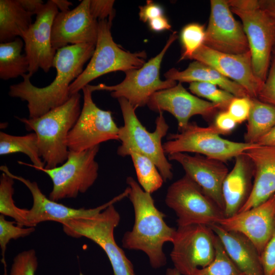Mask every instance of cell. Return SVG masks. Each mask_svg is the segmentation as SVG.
Returning <instances> with one entry per match:
<instances>
[{
	"label": "cell",
	"mask_w": 275,
	"mask_h": 275,
	"mask_svg": "<svg viewBox=\"0 0 275 275\" xmlns=\"http://www.w3.org/2000/svg\"><path fill=\"white\" fill-rule=\"evenodd\" d=\"M99 146L79 152L69 151L67 160L63 164L51 169L40 168L51 179L53 187L49 199L59 200L75 198L86 192L95 183L99 166L95 157Z\"/></svg>",
	"instance_id": "cell-10"
},
{
	"label": "cell",
	"mask_w": 275,
	"mask_h": 275,
	"mask_svg": "<svg viewBox=\"0 0 275 275\" xmlns=\"http://www.w3.org/2000/svg\"><path fill=\"white\" fill-rule=\"evenodd\" d=\"M194 60L208 65L225 77L242 87L251 98H257L264 82L254 74L251 51L242 54H229L202 45L193 54Z\"/></svg>",
	"instance_id": "cell-19"
},
{
	"label": "cell",
	"mask_w": 275,
	"mask_h": 275,
	"mask_svg": "<svg viewBox=\"0 0 275 275\" xmlns=\"http://www.w3.org/2000/svg\"><path fill=\"white\" fill-rule=\"evenodd\" d=\"M139 8L140 18L144 22L163 15L161 7L151 1H147L145 5L140 6Z\"/></svg>",
	"instance_id": "cell-42"
},
{
	"label": "cell",
	"mask_w": 275,
	"mask_h": 275,
	"mask_svg": "<svg viewBox=\"0 0 275 275\" xmlns=\"http://www.w3.org/2000/svg\"><path fill=\"white\" fill-rule=\"evenodd\" d=\"M257 99L275 106V56L272 55L266 78L259 91Z\"/></svg>",
	"instance_id": "cell-37"
},
{
	"label": "cell",
	"mask_w": 275,
	"mask_h": 275,
	"mask_svg": "<svg viewBox=\"0 0 275 275\" xmlns=\"http://www.w3.org/2000/svg\"><path fill=\"white\" fill-rule=\"evenodd\" d=\"M252 105V98L235 97L229 104L227 111L237 123L247 120Z\"/></svg>",
	"instance_id": "cell-38"
},
{
	"label": "cell",
	"mask_w": 275,
	"mask_h": 275,
	"mask_svg": "<svg viewBox=\"0 0 275 275\" xmlns=\"http://www.w3.org/2000/svg\"><path fill=\"white\" fill-rule=\"evenodd\" d=\"M213 124L207 127L189 122L182 131L171 133L163 144L166 155L175 153H195L225 162L242 154L257 144L225 139Z\"/></svg>",
	"instance_id": "cell-9"
},
{
	"label": "cell",
	"mask_w": 275,
	"mask_h": 275,
	"mask_svg": "<svg viewBox=\"0 0 275 275\" xmlns=\"http://www.w3.org/2000/svg\"><path fill=\"white\" fill-rule=\"evenodd\" d=\"M237 124L227 111H224L216 115L213 125L221 134H226L233 130Z\"/></svg>",
	"instance_id": "cell-41"
},
{
	"label": "cell",
	"mask_w": 275,
	"mask_h": 275,
	"mask_svg": "<svg viewBox=\"0 0 275 275\" xmlns=\"http://www.w3.org/2000/svg\"><path fill=\"white\" fill-rule=\"evenodd\" d=\"M215 251V258L211 263L189 275H245L228 257L217 236Z\"/></svg>",
	"instance_id": "cell-32"
},
{
	"label": "cell",
	"mask_w": 275,
	"mask_h": 275,
	"mask_svg": "<svg viewBox=\"0 0 275 275\" xmlns=\"http://www.w3.org/2000/svg\"><path fill=\"white\" fill-rule=\"evenodd\" d=\"M33 15L25 11L18 0L0 1V42L12 41L26 31Z\"/></svg>",
	"instance_id": "cell-26"
},
{
	"label": "cell",
	"mask_w": 275,
	"mask_h": 275,
	"mask_svg": "<svg viewBox=\"0 0 275 275\" xmlns=\"http://www.w3.org/2000/svg\"><path fill=\"white\" fill-rule=\"evenodd\" d=\"M252 177L253 170L249 159L244 154L236 157L222 186L225 217L237 213L244 205L252 189Z\"/></svg>",
	"instance_id": "cell-24"
},
{
	"label": "cell",
	"mask_w": 275,
	"mask_h": 275,
	"mask_svg": "<svg viewBox=\"0 0 275 275\" xmlns=\"http://www.w3.org/2000/svg\"><path fill=\"white\" fill-rule=\"evenodd\" d=\"M260 6L275 19V0H258Z\"/></svg>",
	"instance_id": "cell-46"
},
{
	"label": "cell",
	"mask_w": 275,
	"mask_h": 275,
	"mask_svg": "<svg viewBox=\"0 0 275 275\" xmlns=\"http://www.w3.org/2000/svg\"><path fill=\"white\" fill-rule=\"evenodd\" d=\"M165 203L175 212L178 227L209 226L225 217L224 212L186 174L169 186Z\"/></svg>",
	"instance_id": "cell-11"
},
{
	"label": "cell",
	"mask_w": 275,
	"mask_h": 275,
	"mask_svg": "<svg viewBox=\"0 0 275 275\" xmlns=\"http://www.w3.org/2000/svg\"><path fill=\"white\" fill-rule=\"evenodd\" d=\"M177 37V32H173L158 54L140 68L125 71V78L120 83L113 86L99 84L94 86L89 84L86 86L92 92L109 91L112 97L124 98L135 109L147 105L150 98L155 93L172 88L177 84L175 80H161L159 71L164 54Z\"/></svg>",
	"instance_id": "cell-8"
},
{
	"label": "cell",
	"mask_w": 275,
	"mask_h": 275,
	"mask_svg": "<svg viewBox=\"0 0 275 275\" xmlns=\"http://www.w3.org/2000/svg\"><path fill=\"white\" fill-rule=\"evenodd\" d=\"M205 38V30L203 25L198 23L186 25L180 34L183 47L180 60L191 59L195 52L204 44Z\"/></svg>",
	"instance_id": "cell-34"
},
{
	"label": "cell",
	"mask_w": 275,
	"mask_h": 275,
	"mask_svg": "<svg viewBox=\"0 0 275 275\" xmlns=\"http://www.w3.org/2000/svg\"><path fill=\"white\" fill-rule=\"evenodd\" d=\"M82 91L83 106L67 137L69 150L79 152L105 142L119 141V127L114 121L112 112L101 109L96 105L92 99V92L87 86Z\"/></svg>",
	"instance_id": "cell-13"
},
{
	"label": "cell",
	"mask_w": 275,
	"mask_h": 275,
	"mask_svg": "<svg viewBox=\"0 0 275 275\" xmlns=\"http://www.w3.org/2000/svg\"><path fill=\"white\" fill-rule=\"evenodd\" d=\"M228 257L245 275H264L260 255L244 235L225 229L218 224L209 225Z\"/></svg>",
	"instance_id": "cell-23"
},
{
	"label": "cell",
	"mask_w": 275,
	"mask_h": 275,
	"mask_svg": "<svg viewBox=\"0 0 275 275\" xmlns=\"http://www.w3.org/2000/svg\"><path fill=\"white\" fill-rule=\"evenodd\" d=\"M271 275H275V271L273 272V273Z\"/></svg>",
	"instance_id": "cell-50"
},
{
	"label": "cell",
	"mask_w": 275,
	"mask_h": 275,
	"mask_svg": "<svg viewBox=\"0 0 275 275\" xmlns=\"http://www.w3.org/2000/svg\"><path fill=\"white\" fill-rule=\"evenodd\" d=\"M216 235L209 226L201 224L178 227L172 243L170 257L182 275H189L214 260Z\"/></svg>",
	"instance_id": "cell-12"
},
{
	"label": "cell",
	"mask_w": 275,
	"mask_h": 275,
	"mask_svg": "<svg viewBox=\"0 0 275 275\" xmlns=\"http://www.w3.org/2000/svg\"><path fill=\"white\" fill-rule=\"evenodd\" d=\"M189 90L194 95L207 99L224 111H227L229 104L235 97L233 94L217 86L207 82H190Z\"/></svg>",
	"instance_id": "cell-33"
},
{
	"label": "cell",
	"mask_w": 275,
	"mask_h": 275,
	"mask_svg": "<svg viewBox=\"0 0 275 275\" xmlns=\"http://www.w3.org/2000/svg\"><path fill=\"white\" fill-rule=\"evenodd\" d=\"M147 105L153 111L171 114L177 121L179 132L186 128L194 116L209 119L220 109L217 105L191 94L179 82L172 88L155 93Z\"/></svg>",
	"instance_id": "cell-17"
},
{
	"label": "cell",
	"mask_w": 275,
	"mask_h": 275,
	"mask_svg": "<svg viewBox=\"0 0 275 275\" xmlns=\"http://www.w3.org/2000/svg\"><path fill=\"white\" fill-rule=\"evenodd\" d=\"M95 45L92 44L69 45L57 50L53 67L57 74L48 86H34L28 73L23 81L10 86L9 95L28 102L29 118L39 117L66 103L70 98L69 87L82 72L85 63L91 58Z\"/></svg>",
	"instance_id": "cell-1"
},
{
	"label": "cell",
	"mask_w": 275,
	"mask_h": 275,
	"mask_svg": "<svg viewBox=\"0 0 275 275\" xmlns=\"http://www.w3.org/2000/svg\"><path fill=\"white\" fill-rule=\"evenodd\" d=\"M0 170L14 179L23 183L29 189L33 197V206L28 210L23 209V216L28 227H35L45 221H54L61 224L75 218L92 215L105 209L110 205L128 197L129 190L125 189L120 195L109 202L97 207L91 209H75L65 206L47 198L41 191L35 181H31L22 177L12 174L6 166H1Z\"/></svg>",
	"instance_id": "cell-14"
},
{
	"label": "cell",
	"mask_w": 275,
	"mask_h": 275,
	"mask_svg": "<svg viewBox=\"0 0 275 275\" xmlns=\"http://www.w3.org/2000/svg\"><path fill=\"white\" fill-rule=\"evenodd\" d=\"M204 45L218 52L242 54L250 51L242 24L234 18L228 1L211 0Z\"/></svg>",
	"instance_id": "cell-15"
},
{
	"label": "cell",
	"mask_w": 275,
	"mask_h": 275,
	"mask_svg": "<svg viewBox=\"0 0 275 275\" xmlns=\"http://www.w3.org/2000/svg\"><path fill=\"white\" fill-rule=\"evenodd\" d=\"M14 222L7 221L4 215H0V247L2 256V262L5 261V253L7 245L12 239L26 237L35 231L34 227L23 228L18 225H14Z\"/></svg>",
	"instance_id": "cell-35"
},
{
	"label": "cell",
	"mask_w": 275,
	"mask_h": 275,
	"mask_svg": "<svg viewBox=\"0 0 275 275\" xmlns=\"http://www.w3.org/2000/svg\"><path fill=\"white\" fill-rule=\"evenodd\" d=\"M148 22L150 29L154 32H161L171 29V25L164 15L153 19Z\"/></svg>",
	"instance_id": "cell-43"
},
{
	"label": "cell",
	"mask_w": 275,
	"mask_h": 275,
	"mask_svg": "<svg viewBox=\"0 0 275 275\" xmlns=\"http://www.w3.org/2000/svg\"><path fill=\"white\" fill-rule=\"evenodd\" d=\"M120 221V215L113 204L92 215L72 219L62 225L68 236L85 237L101 247L110 261L114 275H135L132 263L114 238V230Z\"/></svg>",
	"instance_id": "cell-6"
},
{
	"label": "cell",
	"mask_w": 275,
	"mask_h": 275,
	"mask_svg": "<svg viewBox=\"0 0 275 275\" xmlns=\"http://www.w3.org/2000/svg\"><path fill=\"white\" fill-rule=\"evenodd\" d=\"M36 253L34 249L19 253L14 258L9 275H35L38 267ZM4 275H8L6 264Z\"/></svg>",
	"instance_id": "cell-36"
},
{
	"label": "cell",
	"mask_w": 275,
	"mask_h": 275,
	"mask_svg": "<svg viewBox=\"0 0 275 275\" xmlns=\"http://www.w3.org/2000/svg\"><path fill=\"white\" fill-rule=\"evenodd\" d=\"M53 2L57 6L60 12H65L70 10L69 7L72 5L71 2L66 0H52Z\"/></svg>",
	"instance_id": "cell-47"
},
{
	"label": "cell",
	"mask_w": 275,
	"mask_h": 275,
	"mask_svg": "<svg viewBox=\"0 0 275 275\" xmlns=\"http://www.w3.org/2000/svg\"><path fill=\"white\" fill-rule=\"evenodd\" d=\"M168 156L169 160L178 162L185 174L198 184L224 212L222 186L229 172L224 162L198 154L191 155L187 153L178 152Z\"/></svg>",
	"instance_id": "cell-21"
},
{
	"label": "cell",
	"mask_w": 275,
	"mask_h": 275,
	"mask_svg": "<svg viewBox=\"0 0 275 275\" xmlns=\"http://www.w3.org/2000/svg\"><path fill=\"white\" fill-rule=\"evenodd\" d=\"M129 156L142 188L151 194L159 189L164 181L154 162L148 157L136 152H131Z\"/></svg>",
	"instance_id": "cell-30"
},
{
	"label": "cell",
	"mask_w": 275,
	"mask_h": 275,
	"mask_svg": "<svg viewBox=\"0 0 275 275\" xmlns=\"http://www.w3.org/2000/svg\"><path fill=\"white\" fill-rule=\"evenodd\" d=\"M23 40L18 37L14 40L0 44V78L8 80L29 72V63L25 54L21 51Z\"/></svg>",
	"instance_id": "cell-27"
},
{
	"label": "cell",
	"mask_w": 275,
	"mask_h": 275,
	"mask_svg": "<svg viewBox=\"0 0 275 275\" xmlns=\"http://www.w3.org/2000/svg\"><path fill=\"white\" fill-rule=\"evenodd\" d=\"M80 98L79 93L72 95L64 104L37 118L17 117L27 130L36 134L39 154L46 169L58 167L68 158L67 137L80 113Z\"/></svg>",
	"instance_id": "cell-3"
},
{
	"label": "cell",
	"mask_w": 275,
	"mask_h": 275,
	"mask_svg": "<svg viewBox=\"0 0 275 275\" xmlns=\"http://www.w3.org/2000/svg\"><path fill=\"white\" fill-rule=\"evenodd\" d=\"M166 79L179 82H201L212 84L231 93L235 97H249L246 90L240 85L225 77L213 67L194 61L185 70L173 68L164 74Z\"/></svg>",
	"instance_id": "cell-25"
},
{
	"label": "cell",
	"mask_w": 275,
	"mask_h": 275,
	"mask_svg": "<svg viewBox=\"0 0 275 275\" xmlns=\"http://www.w3.org/2000/svg\"><path fill=\"white\" fill-rule=\"evenodd\" d=\"M244 142L256 144L275 125V106L252 98V105L247 120Z\"/></svg>",
	"instance_id": "cell-28"
},
{
	"label": "cell",
	"mask_w": 275,
	"mask_h": 275,
	"mask_svg": "<svg viewBox=\"0 0 275 275\" xmlns=\"http://www.w3.org/2000/svg\"><path fill=\"white\" fill-rule=\"evenodd\" d=\"M26 155L32 162V164L21 161L18 163L27 165L36 170L45 167L39 151L38 138L35 132L25 135L16 136L4 132H0V155H7L16 153Z\"/></svg>",
	"instance_id": "cell-29"
},
{
	"label": "cell",
	"mask_w": 275,
	"mask_h": 275,
	"mask_svg": "<svg viewBox=\"0 0 275 275\" xmlns=\"http://www.w3.org/2000/svg\"><path fill=\"white\" fill-rule=\"evenodd\" d=\"M112 22L98 21L97 40L94 53L86 68L69 87L70 96L79 93L89 83L106 73L138 69L145 63V51L130 52L123 49L113 40Z\"/></svg>",
	"instance_id": "cell-7"
},
{
	"label": "cell",
	"mask_w": 275,
	"mask_h": 275,
	"mask_svg": "<svg viewBox=\"0 0 275 275\" xmlns=\"http://www.w3.org/2000/svg\"><path fill=\"white\" fill-rule=\"evenodd\" d=\"M243 154L251 161L254 180L250 195L238 212L255 207L275 194V146L257 144Z\"/></svg>",
	"instance_id": "cell-22"
},
{
	"label": "cell",
	"mask_w": 275,
	"mask_h": 275,
	"mask_svg": "<svg viewBox=\"0 0 275 275\" xmlns=\"http://www.w3.org/2000/svg\"><path fill=\"white\" fill-rule=\"evenodd\" d=\"M18 2L23 8L32 15H36L45 4L41 0H18Z\"/></svg>",
	"instance_id": "cell-44"
},
{
	"label": "cell",
	"mask_w": 275,
	"mask_h": 275,
	"mask_svg": "<svg viewBox=\"0 0 275 275\" xmlns=\"http://www.w3.org/2000/svg\"><path fill=\"white\" fill-rule=\"evenodd\" d=\"M217 224L240 233L255 245L260 255L270 239L275 225V194L251 209L224 217Z\"/></svg>",
	"instance_id": "cell-20"
},
{
	"label": "cell",
	"mask_w": 275,
	"mask_h": 275,
	"mask_svg": "<svg viewBox=\"0 0 275 275\" xmlns=\"http://www.w3.org/2000/svg\"><path fill=\"white\" fill-rule=\"evenodd\" d=\"M14 183V179L3 172L0 178V213L13 218L18 225L28 227L27 223L22 215V208L17 207L13 199Z\"/></svg>",
	"instance_id": "cell-31"
},
{
	"label": "cell",
	"mask_w": 275,
	"mask_h": 275,
	"mask_svg": "<svg viewBox=\"0 0 275 275\" xmlns=\"http://www.w3.org/2000/svg\"><path fill=\"white\" fill-rule=\"evenodd\" d=\"M59 12L52 0L48 1L36 14L35 21L21 37L29 63L28 74L31 76L39 69L47 73L53 67L57 50L51 44V30Z\"/></svg>",
	"instance_id": "cell-16"
},
{
	"label": "cell",
	"mask_w": 275,
	"mask_h": 275,
	"mask_svg": "<svg viewBox=\"0 0 275 275\" xmlns=\"http://www.w3.org/2000/svg\"><path fill=\"white\" fill-rule=\"evenodd\" d=\"M272 56H275V44H274V46H273V49H272Z\"/></svg>",
	"instance_id": "cell-49"
},
{
	"label": "cell",
	"mask_w": 275,
	"mask_h": 275,
	"mask_svg": "<svg viewBox=\"0 0 275 275\" xmlns=\"http://www.w3.org/2000/svg\"><path fill=\"white\" fill-rule=\"evenodd\" d=\"M126 183L129 188L128 197L134 209V223L132 230L124 234L122 246L143 252L151 266L159 268L167 264L163 244L172 242L176 229L165 222L166 215L156 208L151 194L131 177H127Z\"/></svg>",
	"instance_id": "cell-2"
},
{
	"label": "cell",
	"mask_w": 275,
	"mask_h": 275,
	"mask_svg": "<svg viewBox=\"0 0 275 275\" xmlns=\"http://www.w3.org/2000/svg\"><path fill=\"white\" fill-rule=\"evenodd\" d=\"M90 3V0H83L75 8L57 14L51 37L52 45L57 50L69 44L96 45L98 21L91 13Z\"/></svg>",
	"instance_id": "cell-18"
},
{
	"label": "cell",
	"mask_w": 275,
	"mask_h": 275,
	"mask_svg": "<svg viewBox=\"0 0 275 275\" xmlns=\"http://www.w3.org/2000/svg\"><path fill=\"white\" fill-rule=\"evenodd\" d=\"M114 1L90 0V9L92 16L99 20L108 19L112 22L115 16Z\"/></svg>",
	"instance_id": "cell-39"
},
{
	"label": "cell",
	"mask_w": 275,
	"mask_h": 275,
	"mask_svg": "<svg viewBox=\"0 0 275 275\" xmlns=\"http://www.w3.org/2000/svg\"><path fill=\"white\" fill-rule=\"evenodd\" d=\"M264 275H271L275 271V225L273 233L260 254Z\"/></svg>",
	"instance_id": "cell-40"
},
{
	"label": "cell",
	"mask_w": 275,
	"mask_h": 275,
	"mask_svg": "<svg viewBox=\"0 0 275 275\" xmlns=\"http://www.w3.org/2000/svg\"><path fill=\"white\" fill-rule=\"evenodd\" d=\"M256 144L263 146H275V125L259 139Z\"/></svg>",
	"instance_id": "cell-45"
},
{
	"label": "cell",
	"mask_w": 275,
	"mask_h": 275,
	"mask_svg": "<svg viewBox=\"0 0 275 275\" xmlns=\"http://www.w3.org/2000/svg\"><path fill=\"white\" fill-rule=\"evenodd\" d=\"M241 19L252 54L253 71L264 82L275 44V19L262 9L258 0H228Z\"/></svg>",
	"instance_id": "cell-5"
},
{
	"label": "cell",
	"mask_w": 275,
	"mask_h": 275,
	"mask_svg": "<svg viewBox=\"0 0 275 275\" xmlns=\"http://www.w3.org/2000/svg\"><path fill=\"white\" fill-rule=\"evenodd\" d=\"M166 275H182V274L175 268H168L167 270Z\"/></svg>",
	"instance_id": "cell-48"
},
{
	"label": "cell",
	"mask_w": 275,
	"mask_h": 275,
	"mask_svg": "<svg viewBox=\"0 0 275 275\" xmlns=\"http://www.w3.org/2000/svg\"><path fill=\"white\" fill-rule=\"evenodd\" d=\"M122 112L124 124L119 127V141L121 145L117 153L122 157L136 152L150 158L155 164L164 181L173 176L172 164L166 156L162 139L166 136L169 126L162 112L155 120V129L149 132L137 117L135 108L124 98L118 99Z\"/></svg>",
	"instance_id": "cell-4"
}]
</instances>
